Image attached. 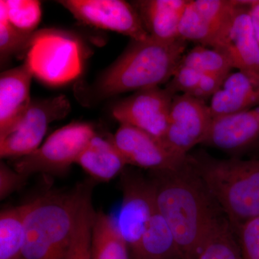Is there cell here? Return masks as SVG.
<instances>
[{"label": "cell", "instance_id": "cell-2", "mask_svg": "<svg viewBox=\"0 0 259 259\" xmlns=\"http://www.w3.org/2000/svg\"><path fill=\"white\" fill-rule=\"evenodd\" d=\"M182 39L161 42L149 37L132 40L122 55L89 89L90 101H100L120 94L160 87L171 79L185 54Z\"/></svg>", "mask_w": 259, "mask_h": 259}, {"label": "cell", "instance_id": "cell-25", "mask_svg": "<svg viewBox=\"0 0 259 259\" xmlns=\"http://www.w3.org/2000/svg\"><path fill=\"white\" fill-rule=\"evenodd\" d=\"M91 195L92 192L87 195L80 209L67 259H92V233L96 212L92 204Z\"/></svg>", "mask_w": 259, "mask_h": 259}, {"label": "cell", "instance_id": "cell-16", "mask_svg": "<svg viewBox=\"0 0 259 259\" xmlns=\"http://www.w3.org/2000/svg\"><path fill=\"white\" fill-rule=\"evenodd\" d=\"M189 0H140L132 3L148 35L161 42L180 38V27Z\"/></svg>", "mask_w": 259, "mask_h": 259}, {"label": "cell", "instance_id": "cell-31", "mask_svg": "<svg viewBox=\"0 0 259 259\" xmlns=\"http://www.w3.org/2000/svg\"><path fill=\"white\" fill-rule=\"evenodd\" d=\"M248 4L252 27L259 44V0H250Z\"/></svg>", "mask_w": 259, "mask_h": 259}, {"label": "cell", "instance_id": "cell-3", "mask_svg": "<svg viewBox=\"0 0 259 259\" xmlns=\"http://www.w3.org/2000/svg\"><path fill=\"white\" fill-rule=\"evenodd\" d=\"M90 185L49 192L29 202L21 259H67Z\"/></svg>", "mask_w": 259, "mask_h": 259}, {"label": "cell", "instance_id": "cell-17", "mask_svg": "<svg viewBox=\"0 0 259 259\" xmlns=\"http://www.w3.org/2000/svg\"><path fill=\"white\" fill-rule=\"evenodd\" d=\"M259 105V80L241 71L231 72L209 104L212 118L244 111Z\"/></svg>", "mask_w": 259, "mask_h": 259}, {"label": "cell", "instance_id": "cell-8", "mask_svg": "<svg viewBox=\"0 0 259 259\" xmlns=\"http://www.w3.org/2000/svg\"><path fill=\"white\" fill-rule=\"evenodd\" d=\"M233 0H189L181 21L180 38L219 49L226 40L237 8Z\"/></svg>", "mask_w": 259, "mask_h": 259}, {"label": "cell", "instance_id": "cell-29", "mask_svg": "<svg viewBox=\"0 0 259 259\" xmlns=\"http://www.w3.org/2000/svg\"><path fill=\"white\" fill-rule=\"evenodd\" d=\"M28 177L20 175L4 162L0 163V199L3 200L25 185Z\"/></svg>", "mask_w": 259, "mask_h": 259}, {"label": "cell", "instance_id": "cell-10", "mask_svg": "<svg viewBox=\"0 0 259 259\" xmlns=\"http://www.w3.org/2000/svg\"><path fill=\"white\" fill-rule=\"evenodd\" d=\"M58 3L78 20L92 26L118 32L132 40L141 41L150 37L132 3L122 0H61Z\"/></svg>", "mask_w": 259, "mask_h": 259}, {"label": "cell", "instance_id": "cell-13", "mask_svg": "<svg viewBox=\"0 0 259 259\" xmlns=\"http://www.w3.org/2000/svg\"><path fill=\"white\" fill-rule=\"evenodd\" d=\"M34 71L28 58L23 64L0 76V139L18 125L30 104Z\"/></svg>", "mask_w": 259, "mask_h": 259}, {"label": "cell", "instance_id": "cell-22", "mask_svg": "<svg viewBox=\"0 0 259 259\" xmlns=\"http://www.w3.org/2000/svg\"><path fill=\"white\" fill-rule=\"evenodd\" d=\"M196 259H242L236 233L228 220L213 231Z\"/></svg>", "mask_w": 259, "mask_h": 259}, {"label": "cell", "instance_id": "cell-26", "mask_svg": "<svg viewBox=\"0 0 259 259\" xmlns=\"http://www.w3.org/2000/svg\"><path fill=\"white\" fill-rule=\"evenodd\" d=\"M33 34L19 30L0 13V56L1 62L18 54L32 44Z\"/></svg>", "mask_w": 259, "mask_h": 259}, {"label": "cell", "instance_id": "cell-18", "mask_svg": "<svg viewBox=\"0 0 259 259\" xmlns=\"http://www.w3.org/2000/svg\"><path fill=\"white\" fill-rule=\"evenodd\" d=\"M93 180L109 182L118 176L127 166V162L112 138L95 134L76 162Z\"/></svg>", "mask_w": 259, "mask_h": 259}, {"label": "cell", "instance_id": "cell-27", "mask_svg": "<svg viewBox=\"0 0 259 259\" xmlns=\"http://www.w3.org/2000/svg\"><path fill=\"white\" fill-rule=\"evenodd\" d=\"M234 232L242 259H259V217L243 223Z\"/></svg>", "mask_w": 259, "mask_h": 259}, {"label": "cell", "instance_id": "cell-9", "mask_svg": "<svg viewBox=\"0 0 259 259\" xmlns=\"http://www.w3.org/2000/svg\"><path fill=\"white\" fill-rule=\"evenodd\" d=\"M209 105L192 95H175L163 144L174 154L186 158L198 144H204L212 122Z\"/></svg>", "mask_w": 259, "mask_h": 259}, {"label": "cell", "instance_id": "cell-30", "mask_svg": "<svg viewBox=\"0 0 259 259\" xmlns=\"http://www.w3.org/2000/svg\"><path fill=\"white\" fill-rule=\"evenodd\" d=\"M226 77L221 75L204 74L197 88L190 95L203 101H205L207 99H211L222 86Z\"/></svg>", "mask_w": 259, "mask_h": 259}, {"label": "cell", "instance_id": "cell-1", "mask_svg": "<svg viewBox=\"0 0 259 259\" xmlns=\"http://www.w3.org/2000/svg\"><path fill=\"white\" fill-rule=\"evenodd\" d=\"M158 212L183 259H196L213 231L227 219L202 179L187 161L178 168L151 171Z\"/></svg>", "mask_w": 259, "mask_h": 259}, {"label": "cell", "instance_id": "cell-20", "mask_svg": "<svg viewBox=\"0 0 259 259\" xmlns=\"http://www.w3.org/2000/svg\"><path fill=\"white\" fill-rule=\"evenodd\" d=\"M92 259H131L128 245L119 231L115 218L100 211L94 219Z\"/></svg>", "mask_w": 259, "mask_h": 259}, {"label": "cell", "instance_id": "cell-11", "mask_svg": "<svg viewBox=\"0 0 259 259\" xmlns=\"http://www.w3.org/2000/svg\"><path fill=\"white\" fill-rule=\"evenodd\" d=\"M175 96L166 87L144 89L116 104L112 115L120 124L133 126L163 141Z\"/></svg>", "mask_w": 259, "mask_h": 259}, {"label": "cell", "instance_id": "cell-24", "mask_svg": "<svg viewBox=\"0 0 259 259\" xmlns=\"http://www.w3.org/2000/svg\"><path fill=\"white\" fill-rule=\"evenodd\" d=\"M0 13L15 28L32 33L41 18V4L33 0H1Z\"/></svg>", "mask_w": 259, "mask_h": 259}, {"label": "cell", "instance_id": "cell-12", "mask_svg": "<svg viewBox=\"0 0 259 259\" xmlns=\"http://www.w3.org/2000/svg\"><path fill=\"white\" fill-rule=\"evenodd\" d=\"M112 138L127 165L165 171L178 168L187 159L174 154L161 140L131 125L120 124Z\"/></svg>", "mask_w": 259, "mask_h": 259}, {"label": "cell", "instance_id": "cell-28", "mask_svg": "<svg viewBox=\"0 0 259 259\" xmlns=\"http://www.w3.org/2000/svg\"><path fill=\"white\" fill-rule=\"evenodd\" d=\"M203 75L194 68L180 63L166 88L175 95H192Z\"/></svg>", "mask_w": 259, "mask_h": 259}, {"label": "cell", "instance_id": "cell-6", "mask_svg": "<svg viewBox=\"0 0 259 259\" xmlns=\"http://www.w3.org/2000/svg\"><path fill=\"white\" fill-rule=\"evenodd\" d=\"M71 106L64 95L32 101L22 120L0 139L2 158H20L40 147L51 122L64 118Z\"/></svg>", "mask_w": 259, "mask_h": 259}, {"label": "cell", "instance_id": "cell-5", "mask_svg": "<svg viewBox=\"0 0 259 259\" xmlns=\"http://www.w3.org/2000/svg\"><path fill=\"white\" fill-rule=\"evenodd\" d=\"M96 134L93 126L73 122L53 133L34 152L18 158L14 169L27 177L66 173Z\"/></svg>", "mask_w": 259, "mask_h": 259}, {"label": "cell", "instance_id": "cell-19", "mask_svg": "<svg viewBox=\"0 0 259 259\" xmlns=\"http://www.w3.org/2000/svg\"><path fill=\"white\" fill-rule=\"evenodd\" d=\"M131 259H183L169 226L158 210Z\"/></svg>", "mask_w": 259, "mask_h": 259}, {"label": "cell", "instance_id": "cell-4", "mask_svg": "<svg viewBox=\"0 0 259 259\" xmlns=\"http://www.w3.org/2000/svg\"><path fill=\"white\" fill-rule=\"evenodd\" d=\"M188 158L233 231L259 217V158L218 159L205 153Z\"/></svg>", "mask_w": 259, "mask_h": 259}, {"label": "cell", "instance_id": "cell-15", "mask_svg": "<svg viewBox=\"0 0 259 259\" xmlns=\"http://www.w3.org/2000/svg\"><path fill=\"white\" fill-rule=\"evenodd\" d=\"M259 141V105L212 119L204 144L226 151L249 147Z\"/></svg>", "mask_w": 259, "mask_h": 259}, {"label": "cell", "instance_id": "cell-7", "mask_svg": "<svg viewBox=\"0 0 259 259\" xmlns=\"http://www.w3.org/2000/svg\"><path fill=\"white\" fill-rule=\"evenodd\" d=\"M120 175L122 201L117 217L115 218L131 254L139 245L158 209L154 187L149 178L125 170Z\"/></svg>", "mask_w": 259, "mask_h": 259}, {"label": "cell", "instance_id": "cell-14", "mask_svg": "<svg viewBox=\"0 0 259 259\" xmlns=\"http://www.w3.org/2000/svg\"><path fill=\"white\" fill-rule=\"evenodd\" d=\"M234 18L221 51L229 58L233 69L259 80V44L252 27L248 1H238Z\"/></svg>", "mask_w": 259, "mask_h": 259}, {"label": "cell", "instance_id": "cell-23", "mask_svg": "<svg viewBox=\"0 0 259 259\" xmlns=\"http://www.w3.org/2000/svg\"><path fill=\"white\" fill-rule=\"evenodd\" d=\"M180 64L194 68L202 74L227 76L233 69L229 58L222 51L198 45L184 54Z\"/></svg>", "mask_w": 259, "mask_h": 259}, {"label": "cell", "instance_id": "cell-21", "mask_svg": "<svg viewBox=\"0 0 259 259\" xmlns=\"http://www.w3.org/2000/svg\"><path fill=\"white\" fill-rule=\"evenodd\" d=\"M29 202L0 213V259H21Z\"/></svg>", "mask_w": 259, "mask_h": 259}]
</instances>
